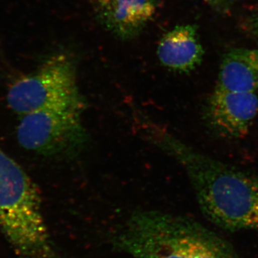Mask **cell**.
Here are the masks:
<instances>
[{"label":"cell","mask_w":258,"mask_h":258,"mask_svg":"<svg viewBox=\"0 0 258 258\" xmlns=\"http://www.w3.org/2000/svg\"><path fill=\"white\" fill-rule=\"evenodd\" d=\"M257 113V93L217 88L208 98L205 109L207 122L212 130L228 139L245 137Z\"/></svg>","instance_id":"cell-6"},{"label":"cell","mask_w":258,"mask_h":258,"mask_svg":"<svg viewBox=\"0 0 258 258\" xmlns=\"http://www.w3.org/2000/svg\"><path fill=\"white\" fill-rule=\"evenodd\" d=\"M203 1L211 5L212 7L218 8L225 6L228 3L229 0H203Z\"/></svg>","instance_id":"cell-10"},{"label":"cell","mask_w":258,"mask_h":258,"mask_svg":"<svg viewBox=\"0 0 258 258\" xmlns=\"http://www.w3.org/2000/svg\"><path fill=\"white\" fill-rule=\"evenodd\" d=\"M113 242L133 258H240L228 242L200 222L151 210L132 214Z\"/></svg>","instance_id":"cell-2"},{"label":"cell","mask_w":258,"mask_h":258,"mask_svg":"<svg viewBox=\"0 0 258 258\" xmlns=\"http://www.w3.org/2000/svg\"><path fill=\"white\" fill-rule=\"evenodd\" d=\"M83 111L59 108L23 115L17 129L18 143L26 150L44 155H77L88 140Z\"/></svg>","instance_id":"cell-5"},{"label":"cell","mask_w":258,"mask_h":258,"mask_svg":"<svg viewBox=\"0 0 258 258\" xmlns=\"http://www.w3.org/2000/svg\"><path fill=\"white\" fill-rule=\"evenodd\" d=\"M257 26H258V16H257Z\"/></svg>","instance_id":"cell-11"},{"label":"cell","mask_w":258,"mask_h":258,"mask_svg":"<svg viewBox=\"0 0 258 258\" xmlns=\"http://www.w3.org/2000/svg\"><path fill=\"white\" fill-rule=\"evenodd\" d=\"M0 230L22 258H54L40 191L0 147Z\"/></svg>","instance_id":"cell-3"},{"label":"cell","mask_w":258,"mask_h":258,"mask_svg":"<svg viewBox=\"0 0 258 258\" xmlns=\"http://www.w3.org/2000/svg\"><path fill=\"white\" fill-rule=\"evenodd\" d=\"M159 5V0H93L97 21L123 41L134 40L143 32Z\"/></svg>","instance_id":"cell-7"},{"label":"cell","mask_w":258,"mask_h":258,"mask_svg":"<svg viewBox=\"0 0 258 258\" xmlns=\"http://www.w3.org/2000/svg\"><path fill=\"white\" fill-rule=\"evenodd\" d=\"M205 50L194 25H177L164 34L157 48L158 60L166 69L179 74L192 72L203 62Z\"/></svg>","instance_id":"cell-8"},{"label":"cell","mask_w":258,"mask_h":258,"mask_svg":"<svg viewBox=\"0 0 258 258\" xmlns=\"http://www.w3.org/2000/svg\"><path fill=\"white\" fill-rule=\"evenodd\" d=\"M143 123L147 138L184 168L209 221L231 232L258 231V176L202 154L151 120Z\"/></svg>","instance_id":"cell-1"},{"label":"cell","mask_w":258,"mask_h":258,"mask_svg":"<svg viewBox=\"0 0 258 258\" xmlns=\"http://www.w3.org/2000/svg\"><path fill=\"white\" fill-rule=\"evenodd\" d=\"M215 88L258 93V48H235L222 57Z\"/></svg>","instance_id":"cell-9"},{"label":"cell","mask_w":258,"mask_h":258,"mask_svg":"<svg viewBox=\"0 0 258 258\" xmlns=\"http://www.w3.org/2000/svg\"><path fill=\"white\" fill-rule=\"evenodd\" d=\"M7 101L21 116L40 110L86 107L76 62L64 52L51 55L35 72L17 80L8 90Z\"/></svg>","instance_id":"cell-4"}]
</instances>
